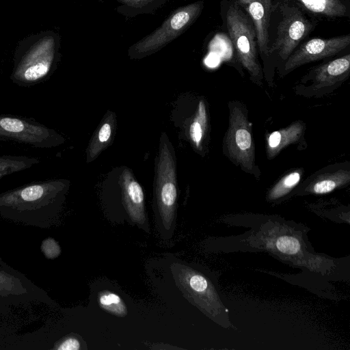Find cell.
Masks as SVG:
<instances>
[{
  "mask_svg": "<svg viewBox=\"0 0 350 350\" xmlns=\"http://www.w3.org/2000/svg\"><path fill=\"white\" fill-rule=\"evenodd\" d=\"M348 2H350V0H347Z\"/></svg>",
  "mask_w": 350,
  "mask_h": 350,
  "instance_id": "26",
  "label": "cell"
},
{
  "mask_svg": "<svg viewBox=\"0 0 350 350\" xmlns=\"http://www.w3.org/2000/svg\"><path fill=\"white\" fill-rule=\"evenodd\" d=\"M349 181L350 171L345 168H338L318 174L301 189L297 190L295 194L299 196L327 194L346 186Z\"/></svg>",
  "mask_w": 350,
  "mask_h": 350,
  "instance_id": "18",
  "label": "cell"
},
{
  "mask_svg": "<svg viewBox=\"0 0 350 350\" xmlns=\"http://www.w3.org/2000/svg\"><path fill=\"white\" fill-rule=\"evenodd\" d=\"M224 222L247 230L238 235L212 238L208 245L211 251L267 252L280 262L301 269L299 275L307 287L315 285L322 297L317 284L335 297L334 288H329V281L349 280L350 257L334 258L316 252L308 239L310 228L303 224L260 215L230 216L224 219Z\"/></svg>",
  "mask_w": 350,
  "mask_h": 350,
  "instance_id": "1",
  "label": "cell"
},
{
  "mask_svg": "<svg viewBox=\"0 0 350 350\" xmlns=\"http://www.w3.org/2000/svg\"><path fill=\"white\" fill-rule=\"evenodd\" d=\"M239 6L251 18L257 35L260 59L264 78L269 72L268 27L273 0H230Z\"/></svg>",
  "mask_w": 350,
  "mask_h": 350,
  "instance_id": "14",
  "label": "cell"
},
{
  "mask_svg": "<svg viewBox=\"0 0 350 350\" xmlns=\"http://www.w3.org/2000/svg\"><path fill=\"white\" fill-rule=\"evenodd\" d=\"M219 14L222 29L229 36L241 65L253 83L262 85L264 75L252 21L239 6L230 0L220 1Z\"/></svg>",
  "mask_w": 350,
  "mask_h": 350,
  "instance_id": "4",
  "label": "cell"
},
{
  "mask_svg": "<svg viewBox=\"0 0 350 350\" xmlns=\"http://www.w3.org/2000/svg\"><path fill=\"white\" fill-rule=\"evenodd\" d=\"M157 206L162 224L169 228L174 219L177 200V180L174 152L167 135L160 139L155 170Z\"/></svg>",
  "mask_w": 350,
  "mask_h": 350,
  "instance_id": "8",
  "label": "cell"
},
{
  "mask_svg": "<svg viewBox=\"0 0 350 350\" xmlns=\"http://www.w3.org/2000/svg\"><path fill=\"white\" fill-rule=\"evenodd\" d=\"M115 117L110 113L94 135L87 152V161L91 162L109 144L113 129Z\"/></svg>",
  "mask_w": 350,
  "mask_h": 350,
  "instance_id": "21",
  "label": "cell"
},
{
  "mask_svg": "<svg viewBox=\"0 0 350 350\" xmlns=\"http://www.w3.org/2000/svg\"><path fill=\"white\" fill-rule=\"evenodd\" d=\"M302 174L303 172L299 169L283 176L267 191V201L271 204H279L290 197V194L299 183Z\"/></svg>",
  "mask_w": 350,
  "mask_h": 350,
  "instance_id": "19",
  "label": "cell"
},
{
  "mask_svg": "<svg viewBox=\"0 0 350 350\" xmlns=\"http://www.w3.org/2000/svg\"><path fill=\"white\" fill-rule=\"evenodd\" d=\"M208 113L204 100L199 101L196 113L189 126V134L190 139L195 147L202 149V142L208 129Z\"/></svg>",
  "mask_w": 350,
  "mask_h": 350,
  "instance_id": "22",
  "label": "cell"
},
{
  "mask_svg": "<svg viewBox=\"0 0 350 350\" xmlns=\"http://www.w3.org/2000/svg\"><path fill=\"white\" fill-rule=\"evenodd\" d=\"M120 184L123 203L130 218L135 223L144 224L146 221L145 198L142 186L128 169L122 172Z\"/></svg>",
  "mask_w": 350,
  "mask_h": 350,
  "instance_id": "16",
  "label": "cell"
},
{
  "mask_svg": "<svg viewBox=\"0 0 350 350\" xmlns=\"http://www.w3.org/2000/svg\"><path fill=\"white\" fill-rule=\"evenodd\" d=\"M350 33L332 38H312L301 42L288 57L278 75L283 77L305 64L349 52Z\"/></svg>",
  "mask_w": 350,
  "mask_h": 350,
  "instance_id": "12",
  "label": "cell"
},
{
  "mask_svg": "<svg viewBox=\"0 0 350 350\" xmlns=\"http://www.w3.org/2000/svg\"><path fill=\"white\" fill-rule=\"evenodd\" d=\"M52 349L57 350H78L81 349V343L77 338L68 336L56 343Z\"/></svg>",
  "mask_w": 350,
  "mask_h": 350,
  "instance_id": "25",
  "label": "cell"
},
{
  "mask_svg": "<svg viewBox=\"0 0 350 350\" xmlns=\"http://www.w3.org/2000/svg\"><path fill=\"white\" fill-rule=\"evenodd\" d=\"M292 4L312 18L335 21L350 17V2L347 0H273Z\"/></svg>",
  "mask_w": 350,
  "mask_h": 350,
  "instance_id": "15",
  "label": "cell"
},
{
  "mask_svg": "<svg viewBox=\"0 0 350 350\" xmlns=\"http://www.w3.org/2000/svg\"><path fill=\"white\" fill-rule=\"evenodd\" d=\"M103 1V0H98ZM120 3L116 10L126 17L133 18L139 15L154 13L170 0H115Z\"/></svg>",
  "mask_w": 350,
  "mask_h": 350,
  "instance_id": "20",
  "label": "cell"
},
{
  "mask_svg": "<svg viewBox=\"0 0 350 350\" xmlns=\"http://www.w3.org/2000/svg\"><path fill=\"white\" fill-rule=\"evenodd\" d=\"M46 295L22 273L0 261V309L28 301L46 303Z\"/></svg>",
  "mask_w": 350,
  "mask_h": 350,
  "instance_id": "13",
  "label": "cell"
},
{
  "mask_svg": "<svg viewBox=\"0 0 350 350\" xmlns=\"http://www.w3.org/2000/svg\"><path fill=\"white\" fill-rule=\"evenodd\" d=\"M57 40L52 36L40 39L16 63L10 76L20 86H31L44 81L57 60Z\"/></svg>",
  "mask_w": 350,
  "mask_h": 350,
  "instance_id": "9",
  "label": "cell"
},
{
  "mask_svg": "<svg viewBox=\"0 0 350 350\" xmlns=\"http://www.w3.org/2000/svg\"><path fill=\"white\" fill-rule=\"evenodd\" d=\"M64 138L54 129L32 119L0 115V141H10L38 148L60 145Z\"/></svg>",
  "mask_w": 350,
  "mask_h": 350,
  "instance_id": "11",
  "label": "cell"
},
{
  "mask_svg": "<svg viewBox=\"0 0 350 350\" xmlns=\"http://www.w3.org/2000/svg\"><path fill=\"white\" fill-rule=\"evenodd\" d=\"M319 21L297 7L273 1L268 27L269 72L267 82L273 85L278 72L294 50L315 29Z\"/></svg>",
  "mask_w": 350,
  "mask_h": 350,
  "instance_id": "3",
  "label": "cell"
},
{
  "mask_svg": "<svg viewBox=\"0 0 350 350\" xmlns=\"http://www.w3.org/2000/svg\"><path fill=\"white\" fill-rule=\"evenodd\" d=\"M350 75V53L311 68L295 88L297 95L319 98L329 94L345 83Z\"/></svg>",
  "mask_w": 350,
  "mask_h": 350,
  "instance_id": "10",
  "label": "cell"
},
{
  "mask_svg": "<svg viewBox=\"0 0 350 350\" xmlns=\"http://www.w3.org/2000/svg\"><path fill=\"white\" fill-rule=\"evenodd\" d=\"M228 126L223 140L224 154L243 171L258 178L260 171L256 163L252 123L246 107L239 101L228 103Z\"/></svg>",
  "mask_w": 350,
  "mask_h": 350,
  "instance_id": "6",
  "label": "cell"
},
{
  "mask_svg": "<svg viewBox=\"0 0 350 350\" xmlns=\"http://www.w3.org/2000/svg\"><path fill=\"white\" fill-rule=\"evenodd\" d=\"M69 181L50 179L32 182L0 193V215L40 228L55 224Z\"/></svg>",
  "mask_w": 350,
  "mask_h": 350,
  "instance_id": "2",
  "label": "cell"
},
{
  "mask_svg": "<svg viewBox=\"0 0 350 350\" xmlns=\"http://www.w3.org/2000/svg\"><path fill=\"white\" fill-rule=\"evenodd\" d=\"M36 157L23 155L0 156V180L3 177L29 169L39 163Z\"/></svg>",
  "mask_w": 350,
  "mask_h": 350,
  "instance_id": "23",
  "label": "cell"
},
{
  "mask_svg": "<svg viewBox=\"0 0 350 350\" xmlns=\"http://www.w3.org/2000/svg\"><path fill=\"white\" fill-rule=\"evenodd\" d=\"M98 301L100 306L107 312L118 317H125L128 310L122 298L110 291H102L98 293Z\"/></svg>",
  "mask_w": 350,
  "mask_h": 350,
  "instance_id": "24",
  "label": "cell"
},
{
  "mask_svg": "<svg viewBox=\"0 0 350 350\" xmlns=\"http://www.w3.org/2000/svg\"><path fill=\"white\" fill-rule=\"evenodd\" d=\"M305 131L306 124L301 120H297L284 129L271 133L267 136L266 142L267 159H273L290 145L306 146Z\"/></svg>",
  "mask_w": 350,
  "mask_h": 350,
  "instance_id": "17",
  "label": "cell"
},
{
  "mask_svg": "<svg viewBox=\"0 0 350 350\" xmlns=\"http://www.w3.org/2000/svg\"><path fill=\"white\" fill-rule=\"evenodd\" d=\"M176 269V280L187 298L221 327L234 328L229 309L221 299L216 275L186 265H178Z\"/></svg>",
  "mask_w": 350,
  "mask_h": 350,
  "instance_id": "5",
  "label": "cell"
},
{
  "mask_svg": "<svg viewBox=\"0 0 350 350\" xmlns=\"http://www.w3.org/2000/svg\"><path fill=\"white\" fill-rule=\"evenodd\" d=\"M204 8L203 0L177 8L160 27L131 45L128 56L131 59H140L161 50L185 32L199 18Z\"/></svg>",
  "mask_w": 350,
  "mask_h": 350,
  "instance_id": "7",
  "label": "cell"
}]
</instances>
